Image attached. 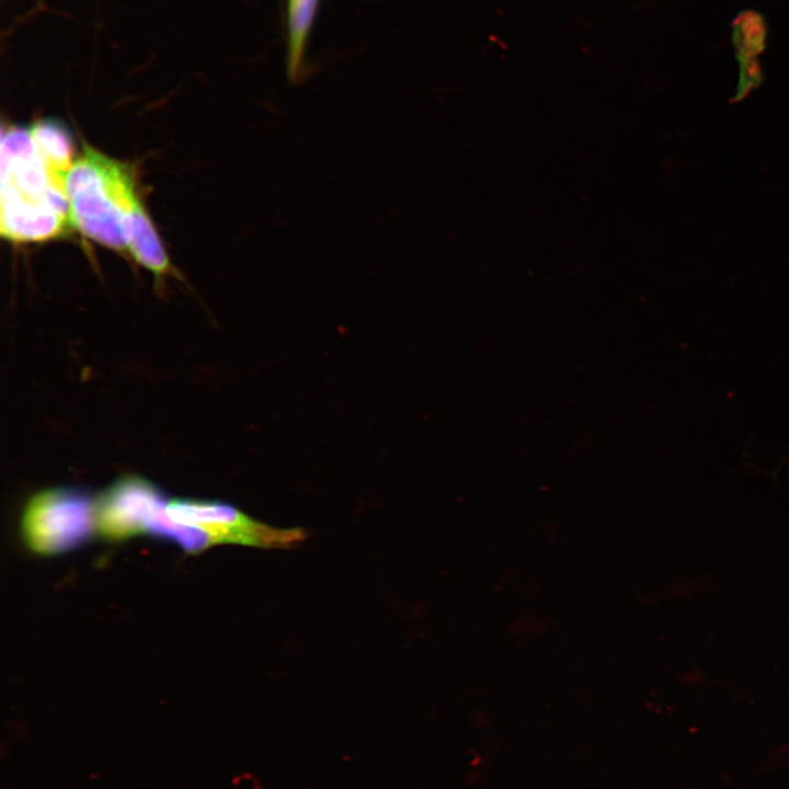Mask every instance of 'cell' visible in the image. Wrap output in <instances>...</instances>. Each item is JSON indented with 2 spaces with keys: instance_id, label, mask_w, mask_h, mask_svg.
I'll return each instance as SVG.
<instances>
[{
  "instance_id": "5",
  "label": "cell",
  "mask_w": 789,
  "mask_h": 789,
  "mask_svg": "<svg viewBox=\"0 0 789 789\" xmlns=\"http://www.w3.org/2000/svg\"><path fill=\"white\" fill-rule=\"evenodd\" d=\"M167 504L151 482L124 476L95 501L96 533L108 540H124L146 534L150 519Z\"/></svg>"
},
{
  "instance_id": "6",
  "label": "cell",
  "mask_w": 789,
  "mask_h": 789,
  "mask_svg": "<svg viewBox=\"0 0 789 789\" xmlns=\"http://www.w3.org/2000/svg\"><path fill=\"white\" fill-rule=\"evenodd\" d=\"M123 230L127 252L138 264L149 270L157 279L170 273V261L142 203L128 215Z\"/></svg>"
},
{
  "instance_id": "4",
  "label": "cell",
  "mask_w": 789,
  "mask_h": 789,
  "mask_svg": "<svg viewBox=\"0 0 789 789\" xmlns=\"http://www.w3.org/2000/svg\"><path fill=\"white\" fill-rule=\"evenodd\" d=\"M167 511L175 522L206 531L215 545L291 548L306 538L302 528L270 526L220 501L175 499L168 502Z\"/></svg>"
},
{
  "instance_id": "2",
  "label": "cell",
  "mask_w": 789,
  "mask_h": 789,
  "mask_svg": "<svg viewBox=\"0 0 789 789\" xmlns=\"http://www.w3.org/2000/svg\"><path fill=\"white\" fill-rule=\"evenodd\" d=\"M69 221L84 237L127 252L124 222L141 201L132 167L83 145L66 178Z\"/></svg>"
},
{
  "instance_id": "7",
  "label": "cell",
  "mask_w": 789,
  "mask_h": 789,
  "mask_svg": "<svg viewBox=\"0 0 789 789\" xmlns=\"http://www.w3.org/2000/svg\"><path fill=\"white\" fill-rule=\"evenodd\" d=\"M318 0H289L288 5V72L291 79L299 76L305 44Z\"/></svg>"
},
{
  "instance_id": "3",
  "label": "cell",
  "mask_w": 789,
  "mask_h": 789,
  "mask_svg": "<svg viewBox=\"0 0 789 789\" xmlns=\"http://www.w3.org/2000/svg\"><path fill=\"white\" fill-rule=\"evenodd\" d=\"M21 530L25 544L36 553L66 552L96 531L95 501L72 488L41 491L26 503Z\"/></svg>"
},
{
  "instance_id": "1",
  "label": "cell",
  "mask_w": 789,
  "mask_h": 789,
  "mask_svg": "<svg viewBox=\"0 0 789 789\" xmlns=\"http://www.w3.org/2000/svg\"><path fill=\"white\" fill-rule=\"evenodd\" d=\"M70 135L54 121L13 126L1 141V236L41 242L70 226L66 178L75 159Z\"/></svg>"
}]
</instances>
